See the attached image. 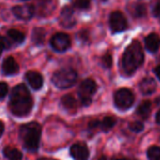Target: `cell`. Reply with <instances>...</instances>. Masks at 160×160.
I'll return each mask as SVG.
<instances>
[{"label":"cell","mask_w":160,"mask_h":160,"mask_svg":"<svg viewBox=\"0 0 160 160\" xmlns=\"http://www.w3.org/2000/svg\"><path fill=\"white\" fill-rule=\"evenodd\" d=\"M112 160H127V159H125V158H114Z\"/></svg>","instance_id":"35"},{"label":"cell","mask_w":160,"mask_h":160,"mask_svg":"<svg viewBox=\"0 0 160 160\" xmlns=\"http://www.w3.org/2000/svg\"><path fill=\"white\" fill-rule=\"evenodd\" d=\"M72 5L79 11L88 10L91 6V0H73Z\"/></svg>","instance_id":"24"},{"label":"cell","mask_w":160,"mask_h":160,"mask_svg":"<svg viewBox=\"0 0 160 160\" xmlns=\"http://www.w3.org/2000/svg\"><path fill=\"white\" fill-rule=\"evenodd\" d=\"M152 111V104L150 101H143L137 108V114L142 119H148Z\"/></svg>","instance_id":"18"},{"label":"cell","mask_w":160,"mask_h":160,"mask_svg":"<svg viewBox=\"0 0 160 160\" xmlns=\"http://www.w3.org/2000/svg\"><path fill=\"white\" fill-rule=\"evenodd\" d=\"M99 123H100V121L99 120H94V121H92L89 124V127L90 129H97L99 128Z\"/></svg>","instance_id":"30"},{"label":"cell","mask_w":160,"mask_h":160,"mask_svg":"<svg viewBox=\"0 0 160 160\" xmlns=\"http://www.w3.org/2000/svg\"><path fill=\"white\" fill-rule=\"evenodd\" d=\"M59 21H60V25L63 28H72L76 23L73 10L70 7H64L60 12Z\"/></svg>","instance_id":"11"},{"label":"cell","mask_w":160,"mask_h":160,"mask_svg":"<svg viewBox=\"0 0 160 160\" xmlns=\"http://www.w3.org/2000/svg\"><path fill=\"white\" fill-rule=\"evenodd\" d=\"M109 26L112 32H122L127 28V21L121 12H113L109 17Z\"/></svg>","instance_id":"8"},{"label":"cell","mask_w":160,"mask_h":160,"mask_svg":"<svg viewBox=\"0 0 160 160\" xmlns=\"http://www.w3.org/2000/svg\"><path fill=\"white\" fill-rule=\"evenodd\" d=\"M70 154L74 160H88L90 151L85 144L75 143L70 148Z\"/></svg>","instance_id":"10"},{"label":"cell","mask_w":160,"mask_h":160,"mask_svg":"<svg viewBox=\"0 0 160 160\" xmlns=\"http://www.w3.org/2000/svg\"><path fill=\"white\" fill-rule=\"evenodd\" d=\"M146 49L151 53H155L160 46V37L155 33H151L145 39Z\"/></svg>","instance_id":"15"},{"label":"cell","mask_w":160,"mask_h":160,"mask_svg":"<svg viewBox=\"0 0 160 160\" xmlns=\"http://www.w3.org/2000/svg\"><path fill=\"white\" fill-rule=\"evenodd\" d=\"M156 122H157V123H159L160 124V110L157 112V114H156Z\"/></svg>","instance_id":"34"},{"label":"cell","mask_w":160,"mask_h":160,"mask_svg":"<svg viewBox=\"0 0 160 160\" xmlns=\"http://www.w3.org/2000/svg\"><path fill=\"white\" fill-rule=\"evenodd\" d=\"M50 44L55 51L64 52L70 48L71 39H70L69 35H67L65 33H57L51 38Z\"/></svg>","instance_id":"7"},{"label":"cell","mask_w":160,"mask_h":160,"mask_svg":"<svg viewBox=\"0 0 160 160\" xmlns=\"http://www.w3.org/2000/svg\"><path fill=\"white\" fill-rule=\"evenodd\" d=\"M40 160H48V159H45V158H42V159H40Z\"/></svg>","instance_id":"37"},{"label":"cell","mask_w":160,"mask_h":160,"mask_svg":"<svg viewBox=\"0 0 160 160\" xmlns=\"http://www.w3.org/2000/svg\"><path fill=\"white\" fill-rule=\"evenodd\" d=\"M11 45V42H9V40L7 38H4V37H1L0 36V55L2 54V52L9 48Z\"/></svg>","instance_id":"26"},{"label":"cell","mask_w":160,"mask_h":160,"mask_svg":"<svg viewBox=\"0 0 160 160\" xmlns=\"http://www.w3.org/2000/svg\"><path fill=\"white\" fill-rule=\"evenodd\" d=\"M3 132H4V123L1 121H0V137L2 136Z\"/></svg>","instance_id":"33"},{"label":"cell","mask_w":160,"mask_h":160,"mask_svg":"<svg viewBox=\"0 0 160 160\" xmlns=\"http://www.w3.org/2000/svg\"><path fill=\"white\" fill-rule=\"evenodd\" d=\"M139 89L141 92L145 95L153 93L156 89V83L154 79L152 77H145L139 83Z\"/></svg>","instance_id":"14"},{"label":"cell","mask_w":160,"mask_h":160,"mask_svg":"<svg viewBox=\"0 0 160 160\" xmlns=\"http://www.w3.org/2000/svg\"><path fill=\"white\" fill-rule=\"evenodd\" d=\"M7 36H8V40L11 42L16 43V44H21L25 42V35L23 32H21L20 30L17 29H10L7 32Z\"/></svg>","instance_id":"17"},{"label":"cell","mask_w":160,"mask_h":160,"mask_svg":"<svg viewBox=\"0 0 160 160\" xmlns=\"http://www.w3.org/2000/svg\"><path fill=\"white\" fill-rule=\"evenodd\" d=\"M129 128L131 131L135 132V133H139L143 130L144 128V125L141 122H138V121H136V122H130L129 123Z\"/></svg>","instance_id":"25"},{"label":"cell","mask_w":160,"mask_h":160,"mask_svg":"<svg viewBox=\"0 0 160 160\" xmlns=\"http://www.w3.org/2000/svg\"><path fill=\"white\" fill-rule=\"evenodd\" d=\"M102 64L105 68H110L112 66V57L109 54H106L102 58Z\"/></svg>","instance_id":"27"},{"label":"cell","mask_w":160,"mask_h":160,"mask_svg":"<svg viewBox=\"0 0 160 160\" xmlns=\"http://www.w3.org/2000/svg\"><path fill=\"white\" fill-rule=\"evenodd\" d=\"M147 156L149 160H160V147L152 146L147 151Z\"/></svg>","instance_id":"23"},{"label":"cell","mask_w":160,"mask_h":160,"mask_svg":"<svg viewBox=\"0 0 160 160\" xmlns=\"http://www.w3.org/2000/svg\"><path fill=\"white\" fill-rule=\"evenodd\" d=\"M131 13L138 18V17H143L145 15V12H146V10H145V6L143 4H134L132 6V9L130 10Z\"/></svg>","instance_id":"22"},{"label":"cell","mask_w":160,"mask_h":160,"mask_svg":"<svg viewBox=\"0 0 160 160\" xmlns=\"http://www.w3.org/2000/svg\"><path fill=\"white\" fill-rule=\"evenodd\" d=\"M2 71L7 75H13L19 72V65L12 57H8L2 63Z\"/></svg>","instance_id":"13"},{"label":"cell","mask_w":160,"mask_h":160,"mask_svg":"<svg viewBox=\"0 0 160 160\" xmlns=\"http://www.w3.org/2000/svg\"><path fill=\"white\" fill-rule=\"evenodd\" d=\"M45 35L46 33L43 28H35L32 33V42L37 45H41L44 42Z\"/></svg>","instance_id":"21"},{"label":"cell","mask_w":160,"mask_h":160,"mask_svg":"<svg viewBox=\"0 0 160 160\" xmlns=\"http://www.w3.org/2000/svg\"><path fill=\"white\" fill-rule=\"evenodd\" d=\"M9 92V87L7 83L5 82H0V99H3Z\"/></svg>","instance_id":"28"},{"label":"cell","mask_w":160,"mask_h":160,"mask_svg":"<svg viewBox=\"0 0 160 160\" xmlns=\"http://www.w3.org/2000/svg\"><path fill=\"white\" fill-rule=\"evenodd\" d=\"M144 55L140 43L138 41H134L124 51L122 59V65L123 72L130 75L136 72V70L143 63Z\"/></svg>","instance_id":"2"},{"label":"cell","mask_w":160,"mask_h":160,"mask_svg":"<svg viewBox=\"0 0 160 160\" xmlns=\"http://www.w3.org/2000/svg\"><path fill=\"white\" fill-rule=\"evenodd\" d=\"M42 127L36 122L23 124L20 128V138L24 146L30 152H36L40 147Z\"/></svg>","instance_id":"3"},{"label":"cell","mask_w":160,"mask_h":160,"mask_svg":"<svg viewBox=\"0 0 160 160\" xmlns=\"http://www.w3.org/2000/svg\"><path fill=\"white\" fill-rule=\"evenodd\" d=\"M78 38H79L80 41H82L84 42H88L89 41V32H88V30H81V31H80L79 34H78Z\"/></svg>","instance_id":"29"},{"label":"cell","mask_w":160,"mask_h":160,"mask_svg":"<svg viewBox=\"0 0 160 160\" xmlns=\"http://www.w3.org/2000/svg\"><path fill=\"white\" fill-rule=\"evenodd\" d=\"M61 105L62 107L68 110V111H75L76 110V108H77V105H76V101L74 99L73 96L72 95H64L63 97H61Z\"/></svg>","instance_id":"19"},{"label":"cell","mask_w":160,"mask_h":160,"mask_svg":"<svg viewBox=\"0 0 160 160\" xmlns=\"http://www.w3.org/2000/svg\"><path fill=\"white\" fill-rule=\"evenodd\" d=\"M26 78L29 86L34 90H40L43 85V78L41 73L34 71H29L26 74Z\"/></svg>","instance_id":"12"},{"label":"cell","mask_w":160,"mask_h":160,"mask_svg":"<svg viewBox=\"0 0 160 160\" xmlns=\"http://www.w3.org/2000/svg\"><path fill=\"white\" fill-rule=\"evenodd\" d=\"M77 80V72L71 68H64L56 71L52 76L53 84L58 89H69Z\"/></svg>","instance_id":"4"},{"label":"cell","mask_w":160,"mask_h":160,"mask_svg":"<svg viewBox=\"0 0 160 160\" xmlns=\"http://www.w3.org/2000/svg\"><path fill=\"white\" fill-rule=\"evenodd\" d=\"M9 107L12 113L17 117H24L30 113L33 107V99L24 84H19L12 89Z\"/></svg>","instance_id":"1"},{"label":"cell","mask_w":160,"mask_h":160,"mask_svg":"<svg viewBox=\"0 0 160 160\" xmlns=\"http://www.w3.org/2000/svg\"><path fill=\"white\" fill-rule=\"evenodd\" d=\"M153 14L156 17L160 18V1L154 6V8H153Z\"/></svg>","instance_id":"31"},{"label":"cell","mask_w":160,"mask_h":160,"mask_svg":"<svg viewBox=\"0 0 160 160\" xmlns=\"http://www.w3.org/2000/svg\"><path fill=\"white\" fill-rule=\"evenodd\" d=\"M99 160H107V157L106 156H102Z\"/></svg>","instance_id":"36"},{"label":"cell","mask_w":160,"mask_h":160,"mask_svg":"<svg viewBox=\"0 0 160 160\" xmlns=\"http://www.w3.org/2000/svg\"><path fill=\"white\" fill-rule=\"evenodd\" d=\"M13 14L20 20H29L33 17L35 13V8L32 5H19L12 9Z\"/></svg>","instance_id":"9"},{"label":"cell","mask_w":160,"mask_h":160,"mask_svg":"<svg viewBox=\"0 0 160 160\" xmlns=\"http://www.w3.org/2000/svg\"><path fill=\"white\" fill-rule=\"evenodd\" d=\"M154 73H155V75L158 77V79L160 80V65L159 66H156L155 68H154Z\"/></svg>","instance_id":"32"},{"label":"cell","mask_w":160,"mask_h":160,"mask_svg":"<svg viewBox=\"0 0 160 160\" xmlns=\"http://www.w3.org/2000/svg\"><path fill=\"white\" fill-rule=\"evenodd\" d=\"M135 101V96L133 92L125 88L118 90L114 94L115 106L121 110H126L130 108Z\"/></svg>","instance_id":"6"},{"label":"cell","mask_w":160,"mask_h":160,"mask_svg":"<svg viewBox=\"0 0 160 160\" xmlns=\"http://www.w3.org/2000/svg\"><path fill=\"white\" fill-rule=\"evenodd\" d=\"M103 1H105V0H103Z\"/></svg>","instance_id":"38"},{"label":"cell","mask_w":160,"mask_h":160,"mask_svg":"<svg viewBox=\"0 0 160 160\" xmlns=\"http://www.w3.org/2000/svg\"><path fill=\"white\" fill-rule=\"evenodd\" d=\"M116 124V119L114 117H105L103 121H100L99 128L104 132H108Z\"/></svg>","instance_id":"20"},{"label":"cell","mask_w":160,"mask_h":160,"mask_svg":"<svg viewBox=\"0 0 160 160\" xmlns=\"http://www.w3.org/2000/svg\"><path fill=\"white\" fill-rule=\"evenodd\" d=\"M97 90V86L94 80L88 78L80 84L78 89V95L82 105L88 107L92 102V95L95 93Z\"/></svg>","instance_id":"5"},{"label":"cell","mask_w":160,"mask_h":160,"mask_svg":"<svg viewBox=\"0 0 160 160\" xmlns=\"http://www.w3.org/2000/svg\"><path fill=\"white\" fill-rule=\"evenodd\" d=\"M3 154L7 160H23L22 152L18 149L11 146H7L4 148Z\"/></svg>","instance_id":"16"}]
</instances>
